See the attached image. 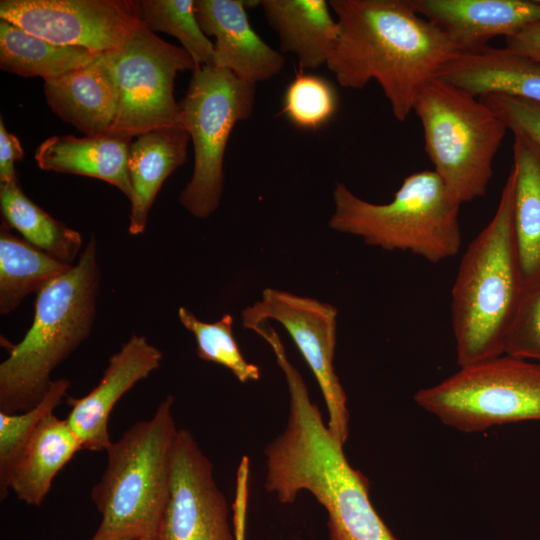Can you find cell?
<instances>
[{"label": "cell", "mask_w": 540, "mask_h": 540, "mask_svg": "<svg viewBox=\"0 0 540 540\" xmlns=\"http://www.w3.org/2000/svg\"><path fill=\"white\" fill-rule=\"evenodd\" d=\"M337 32L326 66L344 88L381 87L404 122L422 87L464 53L410 0H331Z\"/></svg>", "instance_id": "1"}, {"label": "cell", "mask_w": 540, "mask_h": 540, "mask_svg": "<svg viewBox=\"0 0 540 540\" xmlns=\"http://www.w3.org/2000/svg\"><path fill=\"white\" fill-rule=\"evenodd\" d=\"M285 429L265 448V488L283 504L308 491L328 515L329 540H398L373 507L367 478L348 462L306 383H288Z\"/></svg>", "instance_id": "2"}, {"label": "cell", "mask_w": 540, "mask_h": 540, "mask_svg": "<svg viewBox=\"0 0 540 540\" xmlns=\"http://www.w3.org/2000/svg\"><path fill=\"white\" fill-rule=\"evenodd\" d=\"M513 173L490 222L462 256L451 290V321L459 367L504 354L525 287L513 235Z\"/></svg>", "instance_id": "3"}, {"label": "cell", "mask_w": 540, "mask_h": 540, "mask_svg": "<svg viewBox=\"0 0 540 540\" xmlns=\"http://www.w3.org/2000/svg\"><path fill=\"white\" fill-rule=\"evenodd\" d=\"M100 279L91 236L77 263L37 294L30 328L0 364V412L27 411L43 399L51 373L91 333Z\"/></svg>", "instance_id": "4"}, {"label": "cell", "mask_w": 540, "mask_h": 540, "mask_svg": "<svg viewBox=\"0 0 540 540\" xmlns=\"http://www.w3.org/2000/svg\"><path fill=\"white\" fill-rule=\"evenodd\" d=\"M173 408L168 395L151 418L134 423L106 450L105 470L91 490L101 522L89 540L157 537L179 430Z\"/></svg>", "instance_id": "5"}, {"label": "cell", "mask_w": 540, "mask_h": 540, "mask_svg": "<svg viewBox=\"0 0 540 540\" xmlns=\"http://www.w3.org/2000/svg\"><path fill=\"white\" fill-rule=\"evenodd\" d=\"M331 229L354 235L370 246L404 251L438 263L461 248L460 204L433 170L403 179L392 201L376 204L337 182L333 190Z\"/></svg>", "instance_id": "6"}, {"label": "cell", "mask_w": 540, "mask_h": 540, "mask_svg": "<svg viewBox=\"0 0 540 540\" xmlns=\"http://www.w3.org/2000/svg\"><path fill=\"white\" fill-rule=\"evenodd\" d=\"M424 149L450 197L462 205L483 197L507 127L479 97L434 78L417 94Z\"/></svg>", "instance_id": "7"}, {"label": "cell", "mask_w": 540, "mask_h": 540, "mask_svg": "<svg viewBox=\"0 0 540 540\" xmlns=\"http://www.w3.org/2000/svg\"><path fill=\"white\" fill-rule=\"evenodd\" d=\"M415 403L461 432L540 421V362L507 354L485 359L420 389Z\"/></svg>", "instance_id": "8"}, {"label": "cell", "mask_w": 540, "mask_h": 540, "mask_svg": "<svg viewBox=\"0 0 540 540\" xmlns=\"http://www.w3.org/2000/svg\"><path fill=\"white\" fill-rule=\"evenodd\" d=\"M255 86L213 65L192 72L180 106L193 143L194 167L179 202L196 218H207L220 204L225 149L235 124L253 112Z\"/></svg>", "instance_id": "9"}, {"label": "cell", "mask_w": 540, "mask_h": 540, "mask_svg": "<svg viewBox=\"0 0 540 540\" xmlns=\"http://www.w3.org/2000/svg\"><path fill=\"white\" fill-rule=\"evenodd\" d=\"M102 54L117 94L109 133L132 140L154 129L183 126L174 81L179 72L197 68L185 49L164 41L141 23L124 44Z\"/></svg>", "instance_id": "10"}, {"label": "cell", "mask_w": 540, "mask_h": 540, "mask_svg": "<svg viewBox=\"0 0 540 540\" xmlns=\"http://www.w3.org/2000/svg\"><path fill=\"white\" fill-rule=\"evenodd\" d=\"M337 309L331 304L266 288L261 299L241 313L242 325L254 330L268 319L288 332L310 367L327 408V425L343 444L349 435L347 397L334 368Z\"/></svg>", "instance_id": "11"}, {"label": "cell", "mask_w": 540, "mask_h": 540, "mask_svg": "<svg viewBox=\"0 0 540 540\" xmlns=\"http://www.w3.org/2000/svg\"><path fill=\"white\" fill-rule=\"evenodd\" d=\"M0 19L97 54L120 47L142 23L139 1L130 0H1Z\"/></svg>", "instance_id": "12"}, {"label": "cell", "mask_w": 540, "mask_h": 540, "mask_svg": "<svg viewBox=\"0 0 540 540\" xmlns=\"http://www.w3.org/2000/svg\"><path fill=\"white\" fill-rule=\"evenodd\" d=\"M159 540H235L213 464L190 431L179 429L173 450L170 490Z\"/></svg>", "instance_id": "13"}, {"label": "cell", "mask_w": 540, "mask_h": 540, "mask_svg": "<svg viewBox=\"0 0 540 540\" xmlns=\"http://www.w3.org/2000/svg\"><path fill=\"white\" fill-rule=\"evenodd\" d=\"M162 352L145 336L132 333L110 356L99 383L80 398L67 397L66 420L84 450L106 451L112 441L109 417L119 399L159 368Z\"/></svg>", "instance_id": "14"}, {"label": "cell", "mask_w": 540, "mask_h": 540, "mask_svg": "<svg viewBox=\"0 0 540 540\" xmlns=\"http://www.w3.org/2000/svg\"><path fill=\"white\" fill-rule=\"evenodd\" d=\"M201 29L213 36V66L256 85L277 75L283 54L269 46L249 22L245 0H195Z\"/></svg>", "instance_id": "15"}, {"label": "cell", "mask_w": 540, "mask_h": 540, "mask_svg": "<svg viewBox=\"0 0 540 540\" xmlns=\"http://www.w3.org/2000/svg\"><path fill=\"white\" fill-rule=\"evenodd\" d=\"M415 11L440 28L463 52L505 38L540 20V1L410 0Z\"/></svg>", "instance_id": "16"}, {"label": "cell", "mask_w": 540, "mask_h": 540, "mask_svg": "<svg viewBox=\"0 0 540 540\" xmlns=\"http://www.w3.org/2000/svg\"><path fill=\"white\" fill-rule=\"evenodd\" d=\"M44 94L51 110L86 136L110 132L117 94L102 53L86 66L45 80Z\"/></svg>", "instance_id": "17"}, {"label": "cell", "mask_w": 540, "mask_h": 540, "mask_svg": "<svg viewBox=\"0 0 540 540\" xmlns=\"http://www.w3.org/2000/svg\"><path fill=\"white\" fill-rule=\"evenodd\" d=\"M437 78L475 96L504 94L540 103V61L489 45L451 60Z\"/></svg>", "instance_id": "18"}, {"label": "cell", "mask_w": 540, "mask_h": 540, "mask_svg": "<svg viewBox=\"0 0 540 540\" xmlns=\"http://www.w3.org/2000/svg\"><path fill=\"white\" fill-rule=\"evenodd\" d=\"M132 140L111 133L98 136H52L34 154L45 171L93 177L118 188L130 200L128 156Z\"/></svg>", "instance_id": "19"}, {"label": "cell", "mask_w": 540, "mask_h": 540, "mask_svg": "<svg viewBox=\"0 0 540 540\" xmlns=\"http://www.w3.org/2000/svg\"><path fill=\"white\" fill-rule=\"evenodd\" d=\"M190 136L183 126L148 131L131 142L128 173L132 186L128 232H144L150 208L162 184L187 158Z\"/></svg>", "instance_id": "20"}, {"label": "cell", "mask_w": 540, "mask_h": 540, "mask_svg": "<svg viewBox=\"0 0 540 540\" xmlns=\"http://www.w3.org/2000/svg\"><path fill=\"white\" fill-rule=\"evenodd\" d=\"M80 450L82 444L66 418L54 412L38 425L12 471L8 490L31 506H40L56 475Z\"/></svg>", "instance_id": "21"}, {"label": "cell", "mask_w": 540, "mask_h": 540, "mask_svg": "<svg viewBox=\"0 0 540 540\" xmlns=\"http://www.w3.org/2000/svg\"><path fill=\"white\" fill-rule=\"evenodd\" d=\"M265 18L278 34L283 53L294 54L303 69L326 65L337 24L325 0H261Z\"/></svg>", "instance_id": "22"}, {"label": "cell", "mask_w": 540, "mask_h": 540, "mask_svg": "<svg viewBox=\"0 0 540 540\" xmlns=\"http://www.w3.org/2000/svg\"><path fill=\"white\" fill-rule=\"evenodd\" d=\"M513 235L525 289L540 282V149L514 134Z\"/></svg>", "instance_id": "23"}, {"label": "cell", "mask_w": 540, "mask_h": 540, "mask_svg": "<svg viewBox=\"0 0 540 540\" xmlns=\"http://www.w3.org/2000/svg\"><path fill=\"white\" fill-rule=\"evenodd\" d=\"M72 264L59 261L10 232L0 228V313L8 314L31 294H38L66 273Z\"/></svg>", "instance_id": "24"}, {"label": "cell", "mask_w": 540, "mask_h": 540, "mask_svg": "<svg viewBox=\"0 0 540 540\" xmlns=\"http://www.w3.org/2000/svg\"><path fill=\"white\" fill-rule=\"evenodd\" d=\"M99 54L62 46L0 19V68L21 77L57 78L92 63Z\"/></svg>", "instance_id": "25"}, {"label": "cell", "mask_w": 540, "mask_h": 540, "mask_svg": "<svg viewBox=\"0 0 540 540\" xmlns=\"http://www.w3.org/2000/svg\"><path fill=\"white\" fill-rule=\"evenodd\" d=\"M4 221L27 242L61 262L71 264L81 246L80 233L56 220L22 191L19 181L0 185Z\"/></svg>", "instance_id": "26"}, {"label": "cell", "mask_w": 540, "mask_h": 540, "mask_svg": "<svg viewBox=\"0 0 540 540\" xmlns=\"http://www.w3.org/2000/svg\"><path fill=\"white\" fill-rule=\"evenodd\" d=\"M140 18L151 32L177 38L197 68L213 65L214 43L203 32L195 13V0H141Z\"/></svg>", "instance_id": "27"}, {"label": "cell", "mask_w": 540, "mask_h": 540, "mask_svg": "<svg viewBox=\"0 0 540 540\" xmlns=\"http://www.w3.org/2000/svg\"><path fill=\"white\" fill-rule=\"evenodd\" d=\"M178 317L196 341V352L200 359L219 364L241 382L248 383L260 378V370L242 355L233 335V317L226 313L216 322L199 320L185 307L178 309Z\"/></svg>", "instance_id": "28"}, {"label": "cell", "mask_w": 540, "mask_h": 540, "mask_svg": "<svg viewBox=\"0 0 540 540\" xmlns=\"http://www.w3.org/2000/svg\"><path fill=\"white\" fill-rule=\"evenodd\" d=\"M68 379L53 380L43 399L33 408L7 414L0 412V497L9 494L8 484L15 464L41 421L66 397Z\"/></svg>", "instance_id": "29"}, {"label": "cell", "mask_w": 540, "mask_h": 540, "mask_svg": "<svg viewBox=\"0 0 540 540\" xmlns=\"http://www.w3.org/2000/svg\"><path fill=\"white\" fill-rule=\"evenodd\" d=\"M338 96L332 84L319 75L299 73L287 86L282 111L302 129L316 130L334 117Z\"/></svg>", "instance_id": "30"}, {"label": "cell", "mask_w": 540, "mask_h": 540, "mask_svg": "<svg viewBox=\"0 0 540 540\" xmlns=\"http://www.w3.org/2000/svg\"><path fill=\"white\" fill-rule=\"evenodd\" d=\"M504 354L540 362V282L525 289Z\"/></svg>", "instance_id": "31"}, {"label": "cell", "mask_w": 540, "mask_h": 540, "mask_svg": "<svg viewBox=\"0 0 540 540\" xmlns=\"http://www.w3.org/2000/svg\"><path fill=\"white\" fill-rule=\"evenodd\" d=\"M513 134L529 139L540 149V103L504 94L479 97Z\"/></svg>", "instance_id": "32"}, {"label": "cell", "mask_w": 540, "mask_h": 540, "mask_svg": "<svg viewBox=\"0 0 540 540\" xmlns=\"http://www.w3.org/2000/svg\"><path fill=\"white\" fill-rule=\"evenodd\" d=\"M249 475V458L247 456H243L237 469L235 495L232 505V526L235 540H245L249 498Z\"/></svg>", "instance_id": "33"}, {"label": "cell", "mask_w": 540, "mask_h": 540, "mask_svg": "<svg viewBox=\"0 0 540 540\" xmlns=\"http://www.w3.org/2000/svg\"><path fill=\"white\" fill-rule=\"evenodd\" d=\"M23 158L19 139L9 133L0 118V185L18 182L15 162Z\"/></svg>", "instance_id": "34"}, {"label": "cell", "mask_w": 540, "mask_h": 540, "mask_svg": "<svg viewBox=\"0 0 540 540\" xmlns=\"http://www.w3.org/2000/svg\"><path fill=\"white\" fill-rule=\"evenodd\" d=\"M505 43L509 51L540 61V20L505 38Z\"/></svg>", "instance_id": "35"}, {"label": "cell", "mask_w": 540, "mask_h": 540, "mask_svg": "<svg viewBox=\"0 0 540 540\" xmlns=\"http://www.w3.org/2000/svg\"><path fill=\"white\" fill-rule=\"evenodd\" d=\"M138 540H159V539L157 537H147V538H142Z\"/></svg>", "instance_id": "36"}, {"label": "cell", "mask_w": 540, "mask_h": 540, "mask_svg": "<svg viewBox=\"0 0 540 540\" xmlns=\"http://www.w3.org/2000/svg\"><path fill=\"white\" fill-rule=\"evenodd\" d=\"M123 540H131V539H123Z\"/></svg>", "instance_id": "37"}]
</instances>
